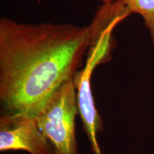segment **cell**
Segmentation results:
<instances>
[{
    "mask_svg": "<svg viewBox=\"0 0 154 154\" xmlns=\"http://www.w3.org/2000/svg\"><path fill=\"white\" fill-rule=\"evenodd\" d=\"M93 71L85 66L78 71L74 76L76 89L78 111L84 126V129L91 144L94 154H102L97 140V133L103 126L101 118L96 111L91 86V77Z\"/></svg>",
    "mask_w": 154,
    "mask_h": 154,
    "instance_id": "obj_5",
    "label": "cell"
},
{
    "mask_svg": "<svg viewBox=\"0 0 154 154\" xmlns=\"http://www.w3.org/2000/svg\"><path fill=\"white\" fill-rule=\"evenodd\" d=\"M78 113L73 78L55 91L35 116L53 154H79L75 132V119Z\"/></svg>",
    "mask_w": 154,
    "mask_h": 154,
    "instance_id": "obj_2",
    "label": "cell"
},
{
    "mask_svg": "<svg viewBox=\"0 0 154 154\" xmlns=\"http://www.w3.org/2000/svg\"><path fill=\"white\" fill-rule=\"evenodd\" d=\"M131 15L124 0L103 4L96 11L88 28V57L85 66L92 71L111 59L116 46L113 31L119 23Z\"/></svg>",
    "mask_w": 154,
    "mask_h": 154,
    "instance_id": "obj_3",
    "label": "cell"
},
{
    "mask_svg": "<svg viewBox=\"0 0 154 154\" xmlns=\"http://www.w3.org/2000/svg\"><path fill=\"white\" fill-rule=\"evenodd\" d=\"M88 47V28L0 19V102L3 113L35 117L74 78Z\"/></svg>",
    "mask_w": 154,
    "mask_h": 154,
    "instance_id": "obj_1",
    "label": "cell"
},
{
    "mask_svg": "<svg viewBox=\"0 0 154 154\" xmlns=\"http://www.w3.org/2000/svg\"><path fill=\"white\" fill-rule=\"evenodd\" d=\"M96 1H99L101 2L103 4H106V3H111L113 2L116 1V0H96Z\"/></svg>",
    "mask_w": 154,
    "mask_h": 154,
    "instance_id": "obj_7",
    "label": "cell"
},
{
    "mask_svg": "<svg viewBox=\"0 0 154 154\" xmlns=\"http://www.w3.org/2000/svg\"><path fill=\"white\" fill-rule=\"evenodd\" d=\"M0 151L53 154L34 116L3 113L0 119Z\"/></svg>",
    "mask_w": 154,
    "mask_h": 154,
    "instance_id": "obj_4",
    "label": "cell"
},
{
    "mask_svg": "<svg viewBox=\"0 0 154 154\" xmlns=\"http://www.w3.org/2000/svg\"><path fill=\"white\" fill-rule=\"evenodd\" d=\"M131 14H139L154 44V0H124Z\"/></svg>",
    "mask_w": 154,
    "mask_h": 154,
    "instance_id": "obj_6",
    "label": "cell"
}]
</instances>
